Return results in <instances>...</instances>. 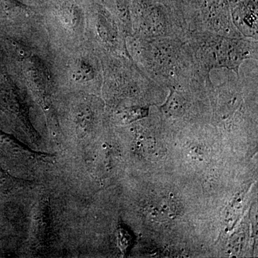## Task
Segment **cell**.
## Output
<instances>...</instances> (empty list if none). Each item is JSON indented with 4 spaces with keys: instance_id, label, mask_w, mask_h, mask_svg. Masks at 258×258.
<instances>
[{
    "instance_id": "obj_1",
    "label": "cell",
    "mask_w": 258,
    "mask_h": 258,
    "mask_svg": "<svg viewBox=\"0 0 258 258\" xmlns=\"http://www.w3.org/2000/svg\"><path fill=\"white\" fill-rule=\"evenodd\" d=\"M179 205L175 200L166 197L157 199L148 207L149 216L158 222L174 220L179 215Z\"/></svg>"
},
{
    "instance_id": "obj_2",
    "label": "cell",
    "mask_w": 258,
    "mask_h": 258,
    "mask_svg": "<svg viewBox=\"0 0 258 258\" xmlns=\"http://www.w3.org/2000/svg\"><path fill=\"white\" fill-rule=\"evenodd\" d=\"M184 100L176 93H171L166 104L163 106L165 113L170 115H180L184 111Z\"/></svg>"
},
{
    "instance_id": "obj_5",
    "label": "cell",
    "mask_w": 258,
    "mask_h": 258,
    "mask_svg": "<svg viewBox=\"0 0 258 258\" xmlns=\"http://www.w3.org/2000/svg\"><path fill=\"white\" fill-rule=\"evenodd\" d=\"M117 241L120 250L125 252L132 244V236L124 229L120 228L117 232Z\"/></svg>"
},
{
    "instance_id": "obj_3",
    "label": "cell",
    "mask_w": 258,
    "mask_h": 258,
    "mask_svg": "<svg viewBox=\"0 0 258 258\" xmlns=\"http://www.w3.org/2000/svg\"><path fill=\"white\" fill-rule=\"evenodd\" d=\"M149 108L143 107H132L127 108L120 113V118L123 123H128L147 116Z\"/></svg>"
},
{
    "instance_id": "obj_6",
    "label": "cell",
    "mask_w": 258,
    "mask_h": 258,
    "mask_svg": "<svg viewBox=\"0 0 258 258\" xmlns=\"http://www.w3.org/2000/svg\"><path fill=\"white\" fill-rule=\"evenodd\" d=\"M77 69H76V76H79V79L89 81L93 78V69L87 62L84 61H81L80 63L78 64Z\"/></svg>"
},
{
    "instance_id": "obj_4",
    "label": "cell",
    "mask_w": 258,
    "mask_h": 258,
    "mask_svg": "<svg viewBox=\"0 0 258 258\" xmlns=\"http://www.w3.org/2000/svg\"><path fill=\"white\" fill-rule=\"evenodd\" d=\"M137 149L145 157H153L159 152V145L157 141L149 137L139 139L137 142Z\"/></svg>"
}]
</instances>
